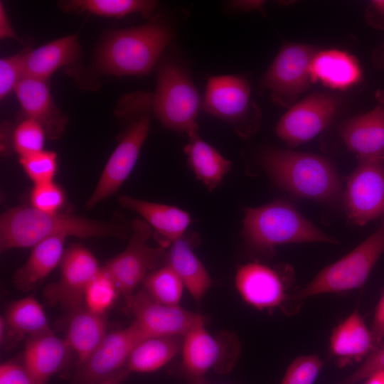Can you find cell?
I'll return each mask as SVG.
<instances>
[{
  "label": "cell",
  "mask_w": 384,
  "mask_h": 384,
  "mask_svg": "<svg viewBox=\"0 0 384 384\" xmlns=\"http://www.w3.org/2000/svg\"><path fill=\"white\" fill-rule=\"evenodd\" d=\"M58 235L80 238H124L125 229L119 223L85 217L45 213L27 206L7 210L0 218V249L33 247L42 240Z\"/></svg>",
  "instance_id": "obj_1"
},
{
  "label": "cell",
  "mask_w": 384,
  "mask_h": 384,
  "mask_svg": "<svg viewBox=\"0 0 384 384\" xmlns=\"http://www.w3.org/2000/svg\"><path fill=\"white\" fill-rule=\"evenodd\" d=\"M153 99V93L138 91L125 94L119 100L116 117L126 127L86 202L87 209L95 208L114 194L131 174L149 134L154 114Z\"/></svg>",
  "instance_id": "obj_2"
},
{
  "label": "cell",
  "mask_w": 384,
  "mask_h": 384,
  "mask_svg": "<svg viewBox=\"0 0 384 384\" xmlns=\"http://www.w3.org/2000/svg\"><path fill=\"white\" fill-rule=\"evenodd\" d=\"M174 34L167 21L156 18L141 26L112 31L100 45L97 68L105 74L119 77L147 75Z\"/></svg>",
  "instance_id": "obj_3"
},
{
  "label": "cell",
  "mask_w": 384,
  "mask_h": 384,
  "mask_svg": "<svg viewBox=\"0 0 384 384\" xmlns=\"http://www.w3.org/2000/svg\"><path fill=\"white\" fill-rule=\"evenodd\" d=\"M263 169L280 188L300 198L334 202L341 184L333 164L310 153L270 149L261 157Z\"/></svg>",
  "instance_id": "obj_4"
},
{
  "label": "cell",
  "mask_w": 384,
  "mask_h": 384,
  "mask_svg": "<svg viewBox=\"0 0 384 384\" xmlns=\"http://www.w3.org/2000/svg\"><path fill=\"white\" fill-rule=\"evenodd\" d=\"M242 234L250 247L262 252L285 244L338 242L305 218L292 204L280 199L246 209Z\"/></svg>",
  "instance_id": "obj_5"
},
{
  "label": "cell",
  "mask_w": 384,
  "mask_h": 384,
  "mask_svg": "<svg viewBox=\"0 0 384 384\" xmlns=\"http://www.w3.org/2000/svg\"><path fill=\"white\" fill-rule=\"evenodd\" d=\"M153 95L154 115L164 127L187 135L198 130L203 97L183 63L166 59L161 63Z\"/></svg>",
  "instance_id": "obj_6"
},
{
  "label": "cell",
  "mask_w": 384,
  "mask_h": 384,
  "mask_svg": "<svg viewBox=\"0 0 384 384\" xmlns=\"http://www.w3.org/2000/svg\"><path fill=\"white\" fill-rule=\"evenodd\" d=\"M384 251V218L379 228L349 253L324 267L291 301L361 287Z\"/></svg>",
  "instance_id": "obj_7"
},
{
  "label": "cell",
  "mask_w": 384,
  "mask_h": 384,
  "mask_svg": "<svg viewBox=\"0 0 384 384\" xmlns=\"http://www.w3.org/2000/svg\"><path fill=\"white\" fill-rule=\"evenodd\" d=\"M203 110L230 124L242 138L251 137L260 127L261 110L252 98L250 82L242 76H211L203 96Z\"/></svg>",
  "instance_id": "obj_8"
},
{
  "label": "cell",
  "mask_w": 384,
  "mask_h": 384,
  "mask_svg": "<svg viewBox=\"0 0 384 384\" xmlns=\"http://www.w3.org/2000/svg\"><path fill=\"white\" fill-rule=\"evenodd\" d=\"M132 228L126 248L102 267L124 298L132 294L150 273L166 263V249L147 242L153 234L151 226L144 220L136 219Z\"/></svg>",
  "instance_id": "obj_9"
},
{
  "label": "cell",
  "mask_w": 384,
  "mask_h": 384,
  "mask_svg": "<svg viewBox=\"0 0 384 384\" xmlns=\"http://www.w3.org/2000/svg\"><path fill=\"white\" fill-rule=\"evenodd\" d=\"M317 51L309 45L284 44L262 75L260 87L270 91L275 104L289 108L312 82L309 69Z\"/></svg>",
  "instance_id": "obj_10"
},
{
  "label": "cell",
  "mask_w": 384,
  "mask_h": 384,
  "mask_svg": "<svg viewBox=\"0 0 384 384\" xmlns=\"http://www.w3.org/2000/svg\"><path fill=\"white\" fill-rule=\"evenodd\" d=\"M59 266L58 281L48 284L43 294L50 304L70 312L84 306L85 289L102 267L94 255L79 244L65 250Z\"/></svg>",
  "instance_id": "obj_11"
},
{
  "label": "cell",
  "mask_w": 384,
  "mask_h": 384,
  "mask_svg": "<svg viewBox=\"0 0 384 384\" xmlns=\"http://www.w3.org/2000/svg\"><path fill=\"white\" fill-rule=\"evenodd\" d=\"M338 99L324 92H314L290 107L278 121L277 137L290 147L314 138L331 123Z\"/></svg>",
  "instance_id": "obj_12"
},
{
  "label": "cell",
  "mask_w": 384,
  "mask_h": 384,
  "mask_svg": "<svg viewBox=\"0 0 384 384\" xmlns=\"http://www.w3.org/2000/svg\"><path fill=\"white\" fill-rule=\"evenodd\" d=\"M149 338L133 321L128 326L108 332L102 343L80 366L73 384H100L126 366L134 347Z\"/></svg>",
  "instance_id": "obj_13"
},
{
  "label": "cell",
  "mask_w": 384,
  "mask_h": 384,
  "mask_svg": "<svg viewBox=\"0 0 384 384\" xmlns=\"http://www.w3.org/2000/svg\"><path fill=\"white\" fill-rule=\"evenodd\" d=\"M349 219L362 226L384 218V162L360 160L349 176L344 192Z\"/></svg>",
  "instance_id": "obj_14"
},
{
  "label": "cell",
  "mask_w": 384,
  "mask_h": 384,
  "mask_svg": "<svg viewBox=\"0 0 384 384\" xmlns=\"http://www.w3.org/2000/svg\"><path fill=\"white\" fill-rule=\"evenodd\" d=\"M124 299L133 321L148 337L183 336L192 327L206 321L201 314L180 305H166L155 301L142 289Z\"/></svg>",
  "instance_id": "obj_15"
},
{
  "label": "cell",
  "mask_w": 384,
  "mask_h": 384,
  "mask_svg": "<svg viewBox=\"0 0 384 384\" xmlns=\"http://www.w3.org/2000/svg\"><path fill=\"white\" fill-rule=\"evenodd\" d=\"M206 321L192 327L182 336L180 371L188 384H206V375L215 369L226 373L224 345L206 329Z\"/></svg>",
  "instance_id": "obj_16"
},
{
  "label": "cell",
  "mask_w": 384,
  "mask_h": 384,
  "mask_svg": "<svg viewBox=\"0 0 384 384\" xmlns=\"http://www.w3.org/2000/svg\"><path fill=\"white\" fill-rule=\"evenodd\" d=\"M235 285L242 299L258 310H272L283 305L287 289L274 269L259 262L241 265L236 270Z\"/></svg>",
  "instance_id": "obj_17"
},
{
  "label": "cell",
  "mask_w": 384,
  "mask_h": 384,
  "mask_svg": "<svg viewBox=\"0 0 384 384\" xmlns=\"http://www.w3.org/2000/svg\"><path fill=\"white\" fill-rule=\"evenodd\" d=\"M14 92L26 118L39 123L49 139H58L65 131L68 117L54 103L48 80L24 76Z\"/></svg>",
  "instance_id": "obj_18"
},
{
  "label": "cell",
  "mask_w": 384,
  "mask_h": 384,
  "mask_svg": "<svg viewBox=\"0 0 384 384\" xmlns=\"http://www.w3.org/2000/svg\"><path fill=\"white\" fill-rule=\"evenodd\" d=\"M120 205L138 213L154 230L159 246L166 249L181 238L192 221L190 214L176 206L119 196Z\"/></svg>",
  "instance_id": "obj_19"
},
{
  "label": "cell",
  "mask_w": 384,
  "mask_h": 384,
  "mask_svg": "<svg viewBox=\"0 0 384 384\" xmlns=\"http://www.w3.org/2000/svg\"><path fill=\"white\" fill-rule=\"evenodd\" d=\"M341 135L360 160L384 162V107L378 105L349 119L343 125Z\"/></svg>",
  "instance_id": "obj_20"
},
{
  "label": "cell",
  "mask_w": 384,
  "mask_h": 384,
  "mask_svg": "<svg viewBox=\"0 0 384 384\" xmlns=\"http://www.w3.org/2000/svg\"><path fill=\"white\" fill-rule=\"evenodd\" d=\"M71 352L65 339L51 330L27 338L23 365L36 384H46L65 366Z\"/></svg>",
  "instance_id": "obj_21"
},
{
  "label": "cell",
  "mask_w": 384,
  "mask_h": 384,
  "mask_svg": "<svg viewBox=\"0 0 384 384\" xmlns=\"http://www.w3.org/2000/svg\"><path fill=\"white\" fill-rule=\"evenodd\" d=\"M196 238L194 233H185L174 241L166 251V264L175 271L184 288L196 303H199L211 287L212 279L193 251Z\"/></svg>",
  "instance_id": "obj_22"
},
{
  "label": "cell",
  "mask_w": 384,
  "mask_h": 384,
  "mask_svg": "<svg viewBox=\"0 0 384 384\" xmlns=\"http://www.w3.org/2000/svg\"><path fill=\"white\" fill-rule=\"evenodd\" d=\"M80 53L77 33L55 39L36 49H26L23 75L48 80L58 69L75 62Z\"/></svg>",
  "instance_id": "obj_23"
},
{
  "label": "cell",
  "mask_w": 384,
  "mask_h": 384,
  "mask_svg": "<svg viewBox=\"0 0 384 384\" xmlns=\"http://www.w3.org/2000/svg\"><path fill=\"white\" fill-rule=\"evenodd\" d=\"M312 82H320L334 90H346L362 79V69L353 55L338 49L317 51L310 65Z\"/></svg>",
  "instance_id": "obj_24"
},
{
  "label": "cell",
  "mask_w": 384,
  "mask_h": 384,
  "mask_svg": "<svg viewBox=\"0 0 384 384\" xmlns=\"http://www.w3.org/2000/svg\"><path fill=\"white\" fill-rule=\"evenodd\" d=\"M67 236L46 238L33 247L26 262L18 267L13 277V283L20 291L35 289L58 265L65 250Z\"/></svg>",
  "instance_id": "obj_25"
},
{
  "label": "cell",
  "mask_w": 384,
  "mask_h": 384,
  "mask_svg": "<svg viewBox=\"0 0 384 384\" xmlns=\"http://www.w3.org/2000/svg\"><path fill=\"white\" fill-rule=\"evenodd\" d=\"M65 341L82 364L102 343L107 334V323L103 315L88 310L85 306L70 311Z\"/></svg>",
  "instance_id": "obj_26"
},
{
  "label": "cell",
  "mask_w": 384,
  "mask_h": 384,
  "mask_svg": "<svg viewBox=\"0 0 384 384\" xmlns=\"http://www.w3.org/2000/svg\"><path fill=\"white\" fill-rule=\"evenodd\" d=\"M375 346L372 332L358 310L336 326L329 338L330 352L341 361L368 356Z\"/></svg>",
  "instance_id": "obj_27"
},
{
  "label": "cell",
  "mask_w": 384,
  "mask_h": 384,
  "mask_svg": "<svg viewBox=\"0 0 384 384\" xmlns=\"http://www.w3.org/2000/svg\"><path fill=\"white\" fill-rule=\"evenodd\" d=\"M183 147L188 164L196 178L210 191L216 188L230 171L231 162L200 137L198 130L188 134Z\"/></svg>",
  "instance_id": "obj_28"
},
{
  "label": "cell",
  "mask_w": 384,
  "mask_h": 384,
  "mask_svg": "<svg viewBox=\"0 0 384 384\" xmlns=\"http://www.w3.org/2000/svg\"><path fill=\"white\" fill-rule=\"evenodd\" d=\"M182 336H152L139 342L131 352L125 368L129 373H151L169 363L180 351Z\"/></svg>",
  "instance_id": "obj_29"
},
{
  "label": "cell",
  "mask_w": 384,
  "mask_h": 384,
  "mask_svg": "<svg viewBox=\"0 0 384 384\" xmlns=\"http://www.w3.org/2000/svg\"><path fill=\"white\" fill-rule=\"evenodd\" d=\"M159 3L154 0H70L60 2L65 11L87 12L90 14L122 18L139 13L146 18H151Z\"/></svg>",
  "instance_id": "obj_30"
},
{
  "label": "cell",
  "mask_w": 384,
  "mask_h": 384,
  "mask_svg": "<svg viewBox=\"0 0 384 384\" xmlns=\"http://www.w3.org/2000/svg\"><path fill=\"white\" fill-rule=\"evenodd\" d=\"M6 325L21 337L51 331L45 311L33 296L13 302L3 316Z\"/></svg>",
  "instance_id": "obj_31"
},
{
  "label": "cell",
  "mask_w": 384,
  "mask_h": 384,
  "mask_svg": "<svg viewBox=\"0 0 384 384\" xmlns=\"http://www.w3.org/2000/svg\"><path fill=\"white\" fill-rule=\"evenodd\" d=\"M142 285V289L153 299L172 306L179 305L184 289L181 279L166 264L150 273Z\"/></svg>",
  "instance_id": "obj_32"
},
{
  "label": "cell",
  "mask_w": 384,
  "mask_h": 384,
  "mask_svg": "<svg viewBox=\"0 0 384 384\" xmlns=\"http://www.w3.org/2000/svg\"><path fill=\"white\" fill-rule=\"evenodd\" d=\"M118 294H120L114 281L102 267L85 289L84 306L92 312L105 316Z\"/></svg>",
  "instance_id": "obj_33"
},
{
  "label": "cell",
  "mask_w": 384,
  "mask_h": 384,
  "mask_svg": "<svg viewBox=\"0 0 384 384\" xmlns=\"http://www.w3.org/2000/svg\"><path fill=\"white\" fill-rule=\"evenodd\" d=\"M46 134L43 127L33 119L25 118L15 127L13 146L19 157L31 155L43 149Z\"/></svg>",
  "instance_id": "obj_34"
},
{
  "label": "cell",
  "mask_w": 384,
  "mask_h": 384,
  "mask_svg": "<svg viewBox=\"0 0 384 384\" xmlns=\"http://www.w3.org/2000/svg\"><path fill=\"white\" fill-rule=\"evenodd\" d=\"M55 152L41 151L19 157V163L34 184L53 181L58 167Z\"/></svg>",
  "instance_id": "obj_35"
},
{
  "label": "cell",
  "mask_w": 384,
  "mask_h": 384,
  "mask_svg": "<svg viewBox=\"0 0 384 384\" xmlns=\"http://www.w3.org/2000/svg\"><path fill=\"white\" fill-rule=\"evenodd\" d=\"M322 367L318 355L299 356L289 365L279 384H314Z\"/></svg>",
  "instance_id": "obj_36"
},
{
  "label": "cell",
  "mask_w": 384,
  "mask_h": 384,
  "mask_svg": "<svg viewBox=\"0 0 384 384\" xmlns=\"http://www.w3.org/2000/svg\"><path fill=\"white\" fill-rule=\"evenodd\" d=\"M31 206L49 213H58L65 201L63 190L53 181L34 184L30 194Z\"/></svg>",
  "instance_id": "obj_37"
},
{
  "label": "cell",
  "mask_w": 384,
  "mask_h": 384,
  "mask_svg": "<svg viewBox=\"0 0 384 384\" xmlns=\"http://www.w3.org/2000/svg\"><path fill=\"white\" fill-rule=\"evenodd\" d=\"M26 49L0 60V99L14 91L23 75V59Z\"/></svg>",
  "instance_id": "obj_38"
},
{
  "label": "cell",
  "mask_w": 384,
  "mask_h": 384,
  "mask_svg": "<svg viewBox=\"0 0 384 384\" xmlns=\"http://www.w3.org/2000/svg\"><path fill=\"white\" fill-rule=\"evenodd\" d=\"M381 370H384V346L373 350L356 370L335 384H356Z\"/></svg>",
  "instance_id": "obj_39"
},
{
  "label": "cell",
  "mask_w": 384,
  "mask_h": 384,
  "mask_svg": "<svg viewBox=\"0 0 384 384\" xmlns=\"http://www.w3.org/2000/svg\"><path fill=\"white\" fill-rule=\"evenodd\" d=\"M0 384H36L25 366L8 361L0 366Z\"/></svg>",
  "instance_id": "obj_40"
},
{
  "label": "cell",
  "mask_w": 384,
  "mask_h": 384,
  "mask_svg": "<svg viewBox=\"0 0 384 384\" xmlns=\"http://www.w3.org/2000/svg\"><path fill=\"white\" fill-rule=\"evenodd\" d=\"M370 331L375 346L380 344L384 340V293L375 307Z\"/></svg>",
  "instance_id": "obj_41"
},
{
  "label": "cell",
  "mask_w": 384,
  "mask_h": 384,
  "mask_svg": "<svg viewBox=\"0 0 384 384\" xmlns=\"http://www.w3.org/2000/svg\"><path fill=\"white\" fill-rule=\"evenodd\" d=\"M0 38L1 39L12 38L18 40L1 1L0 2Z\"/></svg>",
  "instance_id": "obj_42"
},
{
  "label": "cell",
  "mask_w": 384,
  "mask_h": 384,
  "mask_svg": "<svg viewBox=\"0 0 384 384\" xmlns=\"http://www.w3.org/2000/svg\"><path fill=\"white\" fill-rule=\"evenodd\" d=\"M264 1H232L230 7L236 11L247 12L250 11H258L263 12Z\"/></svg>",
  "instance_id": "obj_43"
},
{
  "label": "cell",
  "mask_w": 384,
  "mask_h": 384,
  "mask_svg": "<svg viewBox=\"0 0 384 384\" xmlns=\"http://www.w3.org/2000/svg\"><path fill=\"white\" fill-rule=\"evenodd\" d=\"M130 373L124 367L117 373L102 381L100 384H123Z\"/></svg>",
  "instance_id": "obj_44"
},
{
  "label": "cell",
  "mask_w": 384,
  "mask_h": 384,
  "mask_svg": "<svg viewBox=\"0 0 384 384\" xmlns=\"http://www.w3.org/2000/svg\"><path fill=\"white\" fill-rule=\"evenodd\" d=\"M366 380L365 384H384V370L373 373Z\"/></svg>",
  "instance_id": "obj_45"
},
{
  "label": "cell",
  "mask_w": 384,
  "mask_h": 384,
  "mask_svg": "<svg viewBox=\"0 0 384 384\" xmlns=\"http://www.w3.org/2000/svg\"><path fill=\"white\" fill-rule=\"evenodd\" d=\"M370 8L378 15L384 16V0L371 1Z\"/></svg>",
  "instance_id": "obj_46"
},
{
  "label": "cell",
  "mask_w": 384,
  "mask_h": 384,
  "mask_svg": "<svg viewBox=\"0 0 384 384\" xmlns=\"http://www.w3.org/2000/svg\"><path fill=\"white\" fill-rule=\"evenodd\" d=\"M375 97L377 100L380 103V105H381L383 107H384V91L379 90L376 92Z\"/></svg>",
  "instance_id": "obj_47"
}]
</instances>
